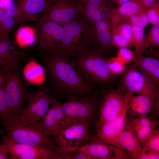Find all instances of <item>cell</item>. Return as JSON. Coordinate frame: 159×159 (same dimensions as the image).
Wrapping results in <instances>:
<instances>
[{
  "instance_id": "obj_5",
  "label": "cell",
  "mask_w": 159,
  "mask_h": 159,
  "mask_svg": "<svg viewBox=\"0 0 159 159\" xmlns=\"http://www.w3.org/2000/svg\"><path fill=\"white\" fill-rule=\"evenodd\" d=\"M36 46L38 51L52 55H60L63 26L50 20L43 14L34 27Z\"/></svg>"
},
{
  "instance_id": "obj_9",
  "label": "cell",
  "mask_w": 159,
  "mask_h": 159,
  "mask_svg": "<svg viewBox=\"0 0 159 159\" xmlns=\"http://www.w3.org/2000/svg\"><path fill=\"white\" fill-rule=\"evenodd\" d=\"M88 120H83L60 130L54 136V140L62 153L77 150L88 143L90 138Z\"/></svg>"
},
{
  "instance_id": "obj_7",
  "label": "cell",
  "mask_w": 159,
  "mask_h": 159,
  "mask_svg": "<svg viewBox=\"0 0 159 159\" xmlns=\"http://www.w3.org/2000/svg\"><path fill=\"white\" fill-rule=\"evenodd\" d=\"M63 26L60 54L69 59L78 49L90 44V24L81 16Z\"/></svg>"
},
{
  "instance_id": "obj_30",
  "label": "cell",
  "mask_w": 159,
  "mask_h": 159,
  "mask_svg": "<svg viewBox=\"0 0 159 159\" xmlns=\"http://www.w3.org/2000/svg\"><path fill=\"white\" fill-rule=\"evenodd\" d=\"M127 123L143 127L156 128L158 125L152 116L147 114H143L134 117L129 115Z\"/></svg>"
},
{
  "instance_id": "obj_48",
  "label": "cell",
  "mask_w": 159,
  "mask_h": 159,
  "mask_svg": "<svg viewBox=\"0 0 159 159\" xmlns=\"http://www.w3.org/2000/svg\"><path fill=\"white\" fill-rule=\"evenodd\" d=\"M2 82V79L1 76L0 75V87L1 86Z\"/></svg>"
},
{
  "instance_id": "obj_1",
  "label": "cell",
  "mask_w": 159,
  "mask_h": 159,
  "mask_svg": "<svg viewBox=\"0 0 159 159\" xmlns=\"http://www.w3.org/2000/svg\"><path fill=\"white\" fill-rule=\"evenodd\" d=\"M38 51L50 85L54 90L82 96L92 93L94 86L83 79L69 58Z\"/></svg>"
},
{
  "instance_id": "obj_24",
  "label": "cell",
  "mask_w": 159,
  "mask_h": 159,
  "mask_svg": "<svg viewBox=\"0 0 159 159\" xmlns=\"http://www.w3.org/2000/svg\"><path fill=\"white\" fill-rule=\"evenodd\" d=\"M33 123L44 134L49 137L54 136L60 131L52 103L43 118L41 120Z\"/></svg>"
},
{
  "instance_id": "obj_47",
  "label": "cell",
  "mask_w": 159,
  "mask_h": 159,
  "mask_svg": "<svg viewBox=\"0 0 159 159\" xmlns=\"http://www.w3.org/2000/svg\"><path fill=\"white\" fill-rule=\"evenodd\" d=\"M79 1L82 5L87 0H77Z\"/></svg>"
},
{
  "instance_id": "obj_17",
  "label": "cell",
  "mask_w": 159,
  "mask_h": 159,
  "mask_svg": "<svg viewBox=\"0 0 159 159\" xmlns=\"http://www.w3.org/2000/svg\"><path fill=\"white\" fill-rule=\"evenodd\" d=\"M126 115V112L117 118L104 123L97 130V134L92 140L108 143L122 150L119 137L125 127Z\"/></svg>"
},
{
  "instance_id": "obj_11",
  "label": "cell",
  "mask_w": 159,
  "mask_h": 159,
  "mask_svg": "<svg viewBox=\"0 0 159 159\" xmlns=\"http://www.w3.org/2000/svg\"><path fill=\"white\" fill-rule=\"evenodd\" d=\"M82 8L77 0H48L43 14L64 26L81 17Z\"/></svg>"
},
{
  "instance_id": "obj_35",
  "label": "cell",
  "mask_w": 159,
  "mask_h": 159,
  "mask_svg": "<svg viewBox=\"0 0 159 159\" xmlns=\"http://www.w3.org/2000/svg\"><path fill=\"white\" fill-rule=\"evenodd\" d=\"M128 124L138 139L141 145L144 142L152 131L156 128L153 127H143L135 125Z\"/></svg>"
},
{
  "instance_id": "obj_45",
  "label": "cell",
  "mask_w": 159,
  "mask_h": 159,
  "mask_svg": "<svg viewBox=\"0 0 159 159\" xmlns=\"http://www.w3.org/2000/svg\"><path fill=\"white\" fill-rule=\"evenodd\" d=\"M9 0H0V10H4Z\"/></svg>"
},
{
  "instance_id": "obj_23",
  "label": "cell",
  "mask_w": 159,
  "mask_h": 159,
  "mask_svg": "<svg viewBox=\"0 0 159 159\" xmlns=\"http://www.w3.org/2000/svg\"><path fill=\"white\" fill-rule=\"evenodd\" d=\"M48 0H15L25 22L35 20L43 12Z\"/></svg>"
},
{
  "instance_id": "obj_15",
  "label": "cell",
  "mask_w": 159,
  "mask_h": 159,
  "mask_svg": "<svg viewBox=\"0 0 159 159\" xmlns=\"http://www.w3.org/2000/svg\"><path fill=\"white\" fill-rule=\"evenodd\" d=\"M90 24V44L99 48L105 54L112 52L114 46L110 16Z\"/></svg>"
},
{
  "instance_id": "obj_19",
  "label": "cell",
  "mask_w": 159,
  "mask_h": 159,
  "mask_svg": "<svg viewBox=\"0 0 159 159\" xmlns=\"http://www.w3.org/2000/svg\"><path fill=\"white\" fill-rule=\"evenodd\" d=\"M82 5L81 15L90 24L110 16L116 9L107 0H87Z\"/></svg>"
},
{
  "instance_id": "obj_32",
  "label": "cell",
  "mask_w": 159,
  "mask_h": 159,
  "mask_svg": "<svg viewBox=\"0 0 159 159\" xmlns=\"http://www.w3.org/2000/svg\"><path fill=\"white\" fill-rule=\"evenodd\" d=\"M4 10L8 15L20 24L25 22L20 9L14 0H9Z\"/></svg>"
},
{
  "instance_id": "obj_14",
  "label": "cell",
  "mask_w": 159,
  "mask_h": 159,
  "mask_svg": "<svg viewBox=\"0 0 159 159\" xmlns=\"http://www.w3.org/2000/svg\"><path fill=\"white\" fill-rule=\"evenodd\" d=\"M24 54L9 36H0V72L20 70Z\"/></svg>"
},
{
  "instance_id": "obj_40",
  "label": "cell",
  "mask_w": 159,
  "mask_h": 159,
  "mask_svg": "<svg viewBox=\"0 0 159 159\" xmlns=\"http://www.w3.org/2000/svg\"><path fill=\"white\" fill-rule=\"evenodd\" d=\"M145 12L148 17L149 23L152 25L159 24V5L147 9Z\"/></svg>"
},
{
  "instance_id": "obj_39",
  "label": "cell",
  "mask_w": 159,
  "mask_h": 159,
  "mask_svg": "<svg viewBox=\"0 0 159 159\" xmlns=\"http://www.w3.org/2000/svg\"><path fill=\"white\" fill-rule=\"evenodd\" d=\"M60 155V159H91L85 153L78 150L65 152Z\"/></svg>"
},
{
  "instance_id": "obj_37",
  "label": "cell",
  "mask_w": 159,
  "mask_h": 159,
  "mask_svg": "<svg viewBox=\"0 0 159 159\" xmlns=\"http://www.w3.org/2000/svg\"><path fill=\"white\" fill-rule=\"evenodd\" d=\"M116 57L120 60L125 64L130 62L135 64L136 62L133 52H132L127 47L119 48Z\"/></svg>"
},
{
  "instance_id": "obj_25",
  "label": "cell",
  "mask_w": 159,
  "mask_h": 159,
  "mask_svg": "<svg viewBox=\"0 0 159 159\" xmlns=\"http://www.w3.org/2000/svg\"><path fill=\"white\" fill-rule=\"evenodd\" d=\"M15 39L18 46L27 47L34 46L36 42L34 28L28 26L20 27L16 33Z\"/></svg>"
},
{
  "instance_id": "obj_33",
  "label": "cell",
  "mask_w": 159,
  "mask_h": 159,
  "mask_svg": "<svg viewBox=\"0 0 159 159\" xmlns=\"http://www.w3.org/2000/svg\"><path fill=\"white\" fill-rule=\"evenodd\" d=\"M143 150H152L159 152V130H154L141 145Z\"/></svg>"
},
{
  "instance_id": "obj_8",
  "label": "cell",
  "mask_w": 159,
  "mask_h": 159,
  "mask_svg": "<svg viewBox=\"0 0 159 159\" xmlns=\"http://www.w3.org/2000/svg\"><path fill=\"white\" fill-rule=\"evenodd\" d=\"M90 94L83 96L69 95L66 101L60 102L62 112L72 125L85 120L91 121L94 118L98 101L95 96Z\"/></svg>"
},
{
  "instance_id": "obj_29",
  "label": "cell",
  "mask_w": 159,
  "mask_h": 159,
  "mask_svg": "<svg viewBox=\"0 0 159 159\" xmlns=\"http://www.w3.org/2000/svg\"><path fill=\"white\" fill-rule=\"evenodd\" d=\"M159 46V24L152 25L148 33L145 34L142 51L150 46Z\"/></svg>"
},
{
  "instance_id": "obj_2",
  "label": "cell",
  "mask_w": 159,
  "mask_h": 159,
  "mask_svg": "<svg viewBox=\"0 0 159 159\" xmlns=\"http://www.w3.org/2000/svg\"><path fill=\"white\" fill-rule=\"evenodd\" d=\"M105 54L100 49L89 44L77 50L71 56V62L87 83L106 84L114 78L107 65Z\"/></svg>"
},
{
  "instance_id": "obj_42",
  "label": "cell",
  "mask_w": 159,
  "mask_h": 159,
  "mask_svg": "<svg viewBox=\"0 0 159 159\" xmlns=\"http://www.w3.org/2000/svg\"><path fill=\"white\" fill-rule=\"evenodd\" d=\"M149 23L148 19L145 12L140 15L137 22V26L144 28Z\"/></svg>"
},
{
  "instance_id": "obj_6",
  "label": "cell",
  "mask_w": 159,
  "mask_h": 159,
  "mask_svg": "<svg viewBox=\"0 0 159 159\" xmlns=\"http://www.w3.org/2000/svg\"><path fill=\"white\" fill-rule=\"evenodd\" d=\"M127 113L132 117L143 114H158L159 108L158 87L150 82L140 93L135 95L128 92L123 94Z\"/></svg>"
},
{
  "instance_id": "obj_20",
  "label": "cell",
  "mask_w": 159,
  "mask_h": 159,
  "mask_svg": "<svg viewBox=\"0 0 159 159\" xmlns=\"http://www.w3.org/2000/svg\"><path fill=\"white\" fill-rule=\"evenodd\" d=\"M136 62L134 63L150 82L157 87L159 85V61L152 57H147L143 52L134 51Z\"/></svg>"
},
{
  "instance_id": "obj_16",
  "label": "cell",
  "mask_w": 159,
  "mask_h": 159,
  "mask_svg": "<svg viewBox=\"0 0 159 159\" xmlns=\"http://www.w3.org/2000/svg\"><path fill=\"white\" fill-rule=\"evenodd\" d=\"M77 150L85 153L91 159H131L125 151L108 143L92 140Z\"/></svg>"
},
{
  "instance_id": "obj_4",
  "label": "cell",
  "mask_w": 159,
  "mask_h": 159,
  "mask_svg": "<svg viewBox=\"0 0 159 159\" xmlns=\"http://www.w3.org/2000/svg\"><path fill=\"white\" fill-rule=\"evenodd\" d=\"M3 88L11 115H18L30 92L20 70L0 72Z\"/></svg>"
},
{
  "instance_id": "obj_34",
  "label": "cell",
  "mask_w": 159,
  "mask_h": 159,
  "mask_svg": "<svg viewBox=\"0 0 159 159\" xmlns=\"http://www.w3.org/2000/svg\"><path fill=\"white\" fill-rule=\"evenodd\" d=\"M106 60L110 73L113 75L123 72L126 69V64L116 57L106 58Z\"/></svg>"
},
{
  "instance_id": "obj_12",
  "label": "cell",
  "mask_w": 159,
  "mask_h": 159,
  "mask_svg": "<svg viewBox=\"0 0 159 159\" xmlns=\"http://www.w3.org/2000/svg\"><path fill=\"white\" fill-rule=\"evenodd\" d=\"M1 143L6 147L12 159H60V154L46 148L16 143L8 139L1 130Z\"/></svg>"
},
{
  "instance_id": "obj_26",
  "label": "cell",
  "mask_w": 159,
  "mask_h": 159,
  "mask_svg": "<svg viewBox=\"0 0 159 159\" xmlns=\"http://www.w3.org/2000/svg\"><path fill=\"white\" fill-rule=\"evenodd\" d=\"M147 9L136 0H130L120 5L115 13L121 16L140 15Z\"/></svg>"
},
{
  "instance_id": "obj_38",
  "label": "cell",
  "mask_w": 159,
  "mask_h": 159,
  "mask_svg": "<svg viewBox=\"0 0 159 159\" xmlns=\"http://www.w3.org/2000/svg\"><path fill=\"white\" fill-rule=\"evenodd\" d=\"M10 115L5 93L1 86L0 87V118H4Z\"/></svg>"
},
{
  "instance_id": "obj_36",
  "label": "cell",
  "mask_w": 159,
  "mask_h": 159,
  "mask_svg": "<svg viewBox=\"0 0 159 159\" xmlns=\"http://www.w3.org/2000/svg\"><path fill=\"white\" fill-rule=\"evenodd\" d=\"M112 41L114 47H117L133 46L132 42L127 39L112 26Z\"/></svg>"
},
{
  "instance_id": "obj_43",
  "label": "cell",
  "mask_w": 159,
  "mask_h": 159,
  "mask_svg": "<svg viewBox=\"0 0 159 159\" xmlns=\"http://www.w3.org/2000/svg\"><path fill=\"white\" fill-rule=\"evenodd\" d=\"M147 9L159 5V0H136Z\"/></svg>"
},
{
  "instance_id": "obj_3",
  "label": "cell",
  "mask_w": 159,
  "mask_h": 159,
  "mask_svg": "<svg viewBox=\"0 0 159 159\" xmlns=\"http://www.w3.org/2000/svg\"><path fill=\"white\" fill-rule=\"evenodd\" d=\"M0 125L5 129L6 137L13 142L44 147L60 154L62 153L54 140L34 123L25 121L18 115L0 118Z\"/></svg>"
},
{
  "instance_id": "obj_18",
  "label": "cell",
  "mask_w": 159,
  "mask_h": 159,
  "mask_svg": "<svg viewBox=\"0 0 159 159\" xmlns=\"http://www.w3.org/2000/svg\"><path fill=\"white\" fill-rule=\"evenodd\" d=\"M150 82L132 62L122 73L118 89L138 95Z\"/></svg>"
},
{
  "instance_id": "obj_13",
  "label": "cell",
  "mask_w": 159,
  "mask_h": 159,
  "mask_svg": "<svg viewBox=\"0 0 159 159\" xmlns=\"http://www.w3.org/2000/svg\"><path fill=\"white\" fill-rule=\"evenodd\" d=\"M126 112L122 91L117 89L105 92L100 105L97 130L105 122L117 118Z\"/></svg>"
},
{
  "instance_id": "obj_41",
  "label": "cell",
  "mask_w": 159,
  "mask_h": 159,
  "mask_svg": "<svg viewBox=\"0 0 159 159\" xmlns=\"http://www.w3.org/2000/svg\"><path fill=\"white\" fill-rule=\"evenodd\" d=\"M159 152L152 150H143L137 159H159Z\"/></svg>"
},
{
  "instance_id": "obj_44",
  "label": "cell",
  "mask_w": 159,
  "mask_h": 159,
  "mask_svg": "<svg viewBox=\"0 0 159 159\" xmlns=\"http://www.w3.org/2000/svg\"><path fill=\"white\" fill-rule=\"evenodd\" d=\"M8 151L5 145L3 144H0V159L8 158L7 157Z\"/></svg>"
},
{
  "instance_id": "obj_22",
  "label": "cell",
  "mask_w": 159,
  "mask_h": 159,
  "mask_svg": "<svg viewBox=\"0 0 159 159\" xmlns=\"http://www.w3.org/2000/svg\"><path fill=\"white\" fill-rule=\"evenodd\" d=\"M22 74L25 80L32 85H41L47 80L44 67L35 60L33 56L25 66Z\"/></svg>"
},
{
  "instance_id": "obj_21",
  "label": "cell",
  "mask_w": 159,
  "mask_h": 159,
  "mask_svg": "<svg viewBox=\"0 0 159 159\" xmlns=\"http://www.w3.org/2000/svg\"><path fill=\"white\" fill-rule=\"evenodd\" d=\"M119 142L122 149L131 159H137L143 150L140 142L127 122L120 135Z\"/></svg>"
},
{
  "instance_id": "obj_49",
  "label": "cell",
  "mask_w": 159,
  "mask_h": 159,
  "mask_svg": "<svg viewBox=\"0 0 159 159\" xmlns=\"http://www.w3.org/2000/svg\"><path fill=\"white\" fill-rule=\"evenodd\" d=\"M5 36V35H3V34L1 33V32H0V36Z\"/></svg>"
},
{
  "instance_id": "obj_28",
  "label": "cell",
  "mask_w": 159,
  "mask_h": 159,
  "mask_svg": "<svg viewBox=\"0 0 159 159\" xmlns=\"http://www.w3.org/2000/svg\"><path fill=\"white\" fill-rule=\"evenodd\" d=\"M19 24L8 15L4 10H0V32L3 35L9 36L11 31Z\"/></svg>"
},
{
  "instance_id": "obj_10",
  "label": "cell",
  "mask_w": 159,
  "mask_h": 159,
  "mask_svg": "<svg viewBox=\"0 0 159 159\" xmlns=\"http://www.w3.org/2000/svg\"><path fill=\"white\" fill-rule=\"evenodd\" d=\"M53 100L54 97L49 95L46 87L40 85L35 91L29 92L27 106L21 110L18 115L29 123L39 121L44 117Z\"/></svg>"
},
{
  "instance_id": "obj_31",
  "label": "cell",
  "mask_w": 159,
  "mask_h": 159,
  "mask_svg": "<svg viewBox=\"0 0 159 159\" xmlns=\"http://www.w3.org/2000/svg\"><path fill=\"white\" fill-rule=\"evenodd\" d=\"M145 34L144 28L137 26H132L131 40L135 51L143 52L142 49Z\"/></svg>"
},
{
  "instance_id": "obj_27",
  "label": "cell",
  "mask_w": 159,
  "mask_h": 159,
  "mask_svg": "<svg viewBox=\"0 0 159 159\" xmlns=\"http://www.w3.org/2000/svg\"><path fill=\"white\" fill-rule=\"evenodd\" d=\"M110 17L112 26L127 39L132 42V26L124 19L122 16L115 12L111 15Z\"/></svg>"
},
{
  "instance_id": "obj_46",
  "label": "cell",
  "mask_w": 159,
  "mask_h": 159,
  "mask_svg": "<svg viewBox=\"0 0 159 159\" xmlns=\"http://www.w3.org/2000/svg\"><path fill=\"white\" fill-rule=\"evenodd\" d=\"M130 0H120V5H121L123 3L130 1Z\"/></svg>"
}]
</instances>
